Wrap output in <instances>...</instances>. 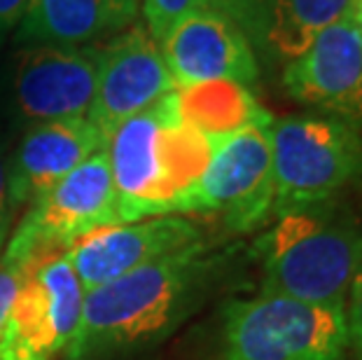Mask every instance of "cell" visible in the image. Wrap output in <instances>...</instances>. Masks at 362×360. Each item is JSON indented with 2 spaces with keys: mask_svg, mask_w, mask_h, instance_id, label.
I'll use <instances>...</instances> for the list:
<instances>
[{
  "mask_svg": "<svg viewBox=\"0 0 362 360\" xmlns=\"http://www.w3.org/2000/svg\"><path fill=\"white\" fill-rule=\"evenodd\" d=\"M173 89L175 82L159 42L143 26L124 28L98 47V78L87 120L107 143L122 122L150 108Z\"/></svg>",
  "mask_w": 362,
  "mask_h": 360,
  "instance_id": "9c48e42d",
  "label": "cell"
},
{
  "mask_svg": "<svg viewBox=\"0 0 362 360\" xmlns=\"http://www.w3.org/2000/svg\"><path fill=\"white\" fill-rule=\"evenodd\" d=\"M250 42L255 57L290 64L327 26L356 14L358 0H211Z\"/></svg>",
  "mask_w": 362,
  "mask_h": 360,
  "instance_id": "5bb4252c",
  "label": "cell"
},
{
  "mask_svg": "<svg viewBox=\"0 0 362 360\" xmlns=\"http://www.w3.org/2000/svg\"><path fill=\"white\" fill-rule=\"evenodd\" d=\"M187 213H218L234 234L255 232L274 218L272 124L248 127L215 145Z\"/></svg>",
  "mask_w": 362,
  "mask_h": 360,
  "instance_id": "52a82bcc",
  "label": "cell"
},
{
  "mask_svg": "<svg viewBox=\"0 0 362 360\" xmlns=\"http://www.w3.org/2000/svg\"><path fill=\"white\" fill-rule=\"evenodd\" d=\"M272 162L274 218L334 202L339 192L362 180V127L332 115L274 120Z\"/></svg>",
  "mask_w": 362,
  "mask_h": 360,
  "instance_id": "277c9868",
  "label": "cell"
},
{
  "mask_svg": "<svg viewBox=\"0 0 362 360\" xmlns=\"http://www.w3.org/2000/svg\"><path fill=\"white\" fill-rule=\"evenodd\" d=\"M356 19H358V26H360V33H362V0H358V7H356Z\"/></svg>",
  "mask_w": 362,
  "mask_h": 360,
  "instance_id": "cb8c5ba5",
  "label": "cell"
},
{
  "mask_svg": "<svg viewBox=\"0 0 362 360\" xmlns=\"http://www.w3.org/2000/svg\"><path fill=\"white\" fill-rule=\"evenodd\" d=\"M213 360H349L346 309L264 293L220 311Z\"/></svg>",
  "mask_w": 362,
  "mask_h": 360,
  "instance_id": "3957f363",
  "label": "cell"
},
{
  "mask_svg": "<svg viewBox=\"0 0 362 360\" xmlns=\"http://www.w3.org/2000/svg\"><path fill=\"white\" fill-rule=\"evenodd\" d=\"M131 21L119 0H28L14 42L21 47L87 45L119 33Z\"/></svg>",
  "mask_w": 362,
  "mask_h": 360,
  "instance_id": "2e32d148",
  "label": "cell"
},
{
  "mask_svg": "<svg viewBox=\"0 0 362 360\" xmlns=\"http://www.w3.org/2000/svg\"><path fill=\"white\" fill-rule=\"evenodd\" d=\"M199 241H204V234L192 220L157 216L94 229L68 248L64 257L87 293Z\"/></svg>",
  "mask_w": 362,
  "mask_h": 360,
  "instance_id": "8fae6325",
  "label": "cell"
},
{
  "mask_svg": "<svg viewBox=\"0 0 362 360\" xmlns=\"http://www.w3.org/2000/svg\"><path fill=\"white\" fill-rule=\"evenodd\" d=\"M28 7V0H0V42L14 33Z\"/></svg>",
  "mask_w": 362,
  "mask_h": 360,
  "instance_id": "7402d4cb",
  "label": "cell"
},
{
  "mask_svg": "<svg viewBox=\"0 0 362 360\" xmlns=\"http://www.w3.org/2000/svg\"><path fill=\"white\" fill-rule=\"evenodd\" d=\"M229 265L206 241L84 293L66 360H117L155 349L206 304Z\"/></svg>",
  "mask_w": 362,
  "mask_h": 360,
  "instance_id": "6da1fadb",
  "label": "cell"
},
{
  "mask_svg": "<svg viewBox=\"0 0 362 360\" xmlns=\"http://www.w3.org/2000/svg\"><path fill=\"white\" fill-rule=\"evenodd\" d=\"M211 5V0H141L145 30L161 42L185 17Z\"/></svg>",
  "mask_w": 362,
  "mask_h": 360,
  "instance_id": "ac0fdd59",
  "label": "cell"
},
{
  "mask_svg": "<svg viewBox=\"0 0 362 360\" xmlns=\"http://www.w3.org/2000/svg\"><path fill=\"white\" fill-rule=\"evenodd\" d=\"M98 78V47L35 45L19 52L5 78V112L21 132L54 120L87 117Z\"/></svg>",
  "mask_w": 362,
  "mask_h": 360,
  "instance_id": "8992f818",
  "label": "cell"
},
{
  "mask_svg": "<svg viewBox=\"0 0 362 360\" xmlns=\"http://www.w3.org/2000/svg\"><path fill=\"white\" fill-rule=\"evenodd\" d=\"M259 290L346 309L362 265V229L334 202L279 213L255 241Z\"/></svg>",
  "mask_w": 362,
  "mask_h": 360,
  "instance_id": "7a4b0ae2",
  "label": "cell"
},
{
  "mask_svg": "<svg viewBox=\"0 0 362 360\" xmlns=\"http://www.w3.org/2000/svg\"><path fill=\"white\" fill-rule=\"evenodd\" d=\"M122 3V7L127 10V14L131 19H136V14H138V10H141V0H119Z\"/></svg>",
  "mask_w": 362,
  "mask_h": 360,
  "instance_id": "603a6c76",
  "label": "cell"
},
{
  "mask_svg": "<svg viewBox=\"0 0 362 360\" xmlns=\"http://www.w3.org/2000/svg\"><path fill=\"white\" fill-rule=\"evenodd\" d=\"M7 145L5 139L0 136V255L5 250V243L10 239L12 227L17 222V213L12 209V197H10V175H7Z\"/></svg>",
  "mask_w": 362,
  "mask_h": 360,
  "instance_id": "ffe728a7",
  "label": "cell"
},
{
  "mask_svg": "<svg viewBox=\"0 0 362 360\" xmlns=\"http://www.w3.org/2000/svg\"><path fill=\"white\" fill-rule=\"evenodd\" d=\"M30 265V262H28ZM28 265H7L0 262V337H3V327L10 313V306L14 302V295L26 277Z\"/></svg>",
  "mask_w": 362,
  "mask_h": 360,
  "instance_id": "44dd1931",
  "label": "cell"
},
{
  "mask_svg": "<svg viewBox=\"0 0 362 360\" xmlns=\"http://www.w3.org/2000/svg\"><path fill=\"white\" fill-rule=\"evenodd\" d=\"M175 110L182 124L197 129L215 143L274 117L259 105L250 87L232 80H211L175 87Z\"/></svg>",
  "mask_w": 362,
  "mask_h": 360,
  "instance_id": "e0dca14e",
  "label": "cell"
},
{
  "mask_svg": "<svg viewBox=\"0 0 362 360\" xmlns=\"http://www.w3.org/2000/svg\"><path fill=\"white\" fill-rule=\"evenodd\" d=\"M101 150H105V139L87 117L54 120L24 129L7 150L14 213H24L35 199Z\"/></svg>",
  "mask_w": 362,
  "mask_h": 360,
  "instance_id": "4fadbf2b",
  "label": "cell"
},
{
  "mask_svg": "<svg viewBox=\"0 0 362 360\" xmlns=\"http://www.w3.org/2000/svg\"><path fill=\"white\" fill-rule=\"evenodd\" d=\"M171 91L115 129L105 143L119 222L159 216V134Z\"/></svg>",
  "mask_w": 362,
  "mask_h": 360,
  "instance_id": "9a60e30c",
  "label": "cell"
},
{
  "mask_svg": "<svg viewBox=\"0 0 362 360\" xmlns=\"http://www.w3.org/2000/svg\"><path fill=\"white\" fill-rule=\"evenodd\" d=\"M84 288L64 252L33 260L0 337V360H54L80 325Z\"/></svg>",
  "mask_w": 362,
  "mask_h": 360,
  "instance_id": "ba28073f",
  "label": "cell"
},
{
  "mask_svg": "<svg viewBox=\"0 0 362 360\" xmlns=\"http://www.w3.org/2000/svg\"><path fill=\"white\" fill-rule=\"evenodd\" d=\"M346 325H349V354L353 360H362V265L353 279L346 302Z\"/></svg>",
  "mask_w": 362,
  "mask_h": 360,
  "instance_id": "d6986e66",
  "label": "cell"
},
{
  "mask_svg": "<svg viewBox=\"0 0 362 360\" xmlns=\"http://www.w3.org/2000/svg\"><path fill=\"white\" fill-rule=\"evenodd\" d=\"M297 103L362 127V33L356 14L327 26L304 54L283 68Z\"/></svg>",
  "mask_w": 362,
  "mask_h": 360,
  "instance_id": "30bf717a",
  "label": "cell"
},
{
  "mask_svg": "<svg viewBox=\"0 0 362 360\" xmlns=\"http://www.w3.org/2000/svg\"><path fill=\"white\" fill-rule=\"evenodd\" d=\"M159 47L175 87L211 80H232L250 87L259 78V64L250 42L213 5L185 17Z\"/></svg>",
  "mask_w": 362,
  "mask_h": 360,
  "instance_id": "7c38bea8",
  "label": "cell"
},
{
  "mask_svg": "<svg viewBox=\"0 0 362 360\" xmlns=\"http://www.w3.org/2000/svg\"><path fill=\"white\" fill-rule=\"evenodd\" d=\"M119 225L117 192L105 150L96 152L40 199H35L14 222L0 262L28 265L73 248L94 229Z\"/></svg>",
  "mask_w": 362,
  "mask_h": 360,
  "instance_id": "5b68a950",
  "label": "cell"
}]
</instances>
